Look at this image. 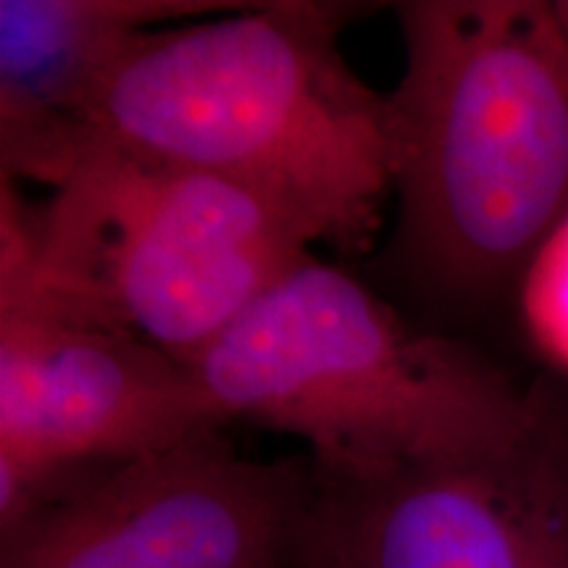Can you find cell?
Wrapping results in <instances>:
<instances>
[{"instance_id":"5b68a950","label":"cell","mask_w":568,"mask_h":568,"mask_svg":"<svg viewBox=\"0 0 568 568\" xmlns=\"http://www.w3.org/2000/svg\"><path fill=\"white\" fill-rule=\"evenodd\" d=\"M311 458L240 456L222 429L71 481L0 529V568H301Z\"/></svg>"},{"instance_id":"ba28073f","label":"cell","mask_w":568,"mask_h":568,"mask_svg":"<svg viewBox=\"0 0 568 568\" xmlns=\"http://www.w3.org/2000/svg\"><path fill=\"white\" fill-rule=\"evenodd\" d=\"M240 0H0L3 180H67L90 145L88 111L134 40L174 21L245 9Z\"/></svg>"},{"instance_id":"8992f818","label":"cell","mask_w":568,"mask_h":568,"mask_svg":"<svg viewBox=\"0 0 568 568\" xmlns=\"http://www.w3.org/2000/svg\"><path fill=\"white\" fill-rule=\"evenodd\" d=\"M222 426L174 355L0 295V529L92 471Z\"/></svg>"},{"instance_id":"3957f363","label":"cell","mask_w":568,"mask_h":568,"mask_svg":"<svg viewBox=\"0 0 568 568\" xmlns=\"http://www.w3.org/2000/svg\"><path fill=\"white\" fill-rule=\"evenodd\" d=\"M187 368L224 424L301 439L318 477L347 485L481 456L531 410V389L314 255Z\"/></svg>"},{"instance_id":"277c9868","label":"cell","mask_w":568,"mask_h":568,"mask_svg":"<svg viewBox=\"0 0 568 568\" xmlns=\"http://www.w3.org/2000/svg\"><path fill=\"white\" fill-rule=\"evenodd\" d=\"M0 295L145 339L184 366L318 243L224 176L90 140L40 216L0 203Z\"/></svg>"},{"instance_id":"52a82bcc","label":"cell","mask_w":568,"mask_h":568,"mask_svg":"<svg viewBox=\"0 0 568 568\" xmlns=\"http://www.w3.org/2000/svg\"><path fill=\"white\" fill-rule=\"evenodd\" d=\"M301 568H568V387H531L506 445L376 481H326Z\"/></svg>"},{"instance_id":"6da1fadb","label":"cell","mask_w":568,"mask_h":568,"mask_svg":"<svg viewBox=\"0 0 568 568\" xmlns=\"http://www.w3.org/2000/svg\"><path fill=\"white\" fill-rule=\"evenodd\" d=\"M364 11L264 0L145 32L92 95L90 140L243 184L318 243L358 251L393 190L387 95L339 53Z\"/></svg>"},{"instance_id":"7a4b0ae2","label":"cell","mask_w":568,"mask_h":568,"mask_svg":"<svg viewBox=\"0 0 568 568\" xmlns=\"http://www.w3.org/2000/svg\"><path fill=\"white\" fill-rule=\"evenodd\" d=\"M389 92L403 251L437 293L481 303L529 282L568 226V45L550 0L393 6Z\"/></svg>"},{"instance_id":"9c48e42d","label":"cell","mask_w":568,"mask_h":568,"mask_svg":"<svg viewBox=\"0 0 568 568\" xmlns=\"http://www.w3.org/2000/svg\"><path fill=\"white\" fill-rule=\"evenodd\" d=\"M529 282H535L531 287L535 324L542 326L545 335L556 339L558 351L568 355V226L542 255Z\"/></svg>"},{"instance_id":"30bf717a","label":"cell","mask_w":568,"mask_h":568,"mask_svg":"<svg viewBox=\"0 0 568 568\" xmlns=\"http://www.w3.org/2000/svg\"><path fill=\"white\" fill-rule=\"evenodd\" d=\"M552 17H556V24L560 34H564L566 45H568V0H550Z\"/></svg>"}]
</instances>
